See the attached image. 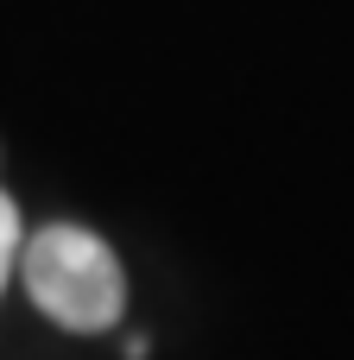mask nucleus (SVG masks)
<instances>
[{
	"instance_id": "nucleus-2",
	"label": "nucleus",
	"mask_w": 354,
	"mask_h": 360,
	"mask_svg": "<svg viewBox=\"0 0 354 360\" xmlns=\"http://www.w3.org/2000/svg\"><path fill=\"white\" fill-rule=\"evenodd\" d=\"M13 253H19V215H13V202L0 196V285H6V272H13Z\"/></svg>"
},
{
	"instance_id": "nucleus-1",
	"label": "nucleus",
	"mask_w": 354,
	"mask_h": 360,
	"mask_svg": "<svg viewBox=\"0 0 354 360\" xmlns=\"http://www.w3.org/2000/svg\"><path fill=\"white\" fill-rule=\"evenodd\" d=\"M25 291L32 304L76 335H95L120 316V259L89 228H44L25 240Z\"/></svg>"
}]
</instances>
